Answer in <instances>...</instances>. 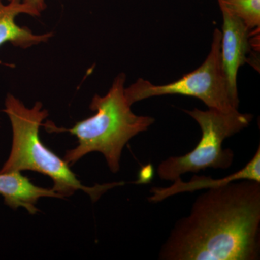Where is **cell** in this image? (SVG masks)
<instances>
[{
	"label": "cell",
	"mask_w": 260,
	"mask_h": 260,
	"mask_svg": "<svg viewBox=\"0 0 260 260\" xmlns=\"http://www.w3.org/2000/svg\"><path fill=\"white\" fill-rule=\"evenodd\" d=\"M260 182L241 179L199 195L162 246V260H256Z\"/></svg>",
	"instance_id": "6da1fadb"
},
{
	"label": "cell",
	"mask_w": 260,
	"mask_h": 260,
	"mask_svg": "<svg viewBox=\"0 0 260 260\" xmlns=\"http://www.w3.org/2000/svg\"><path fill=\"white\" fill-rule=\"evenodd\" d=\"M126 75L121 73L113 82L107 95H94L90 105L93 116L76 123L70 129H59L54 124H46L53 132H69L78 138V145L67 151L64 160L70 167L86 154L99 152L105 157L111 172L120 168L123 148L132 138L155 122L152 116H139L132 111L124 93Z\"/></svg>",
	"instance_id": "7a4b0ae2"
},
{
	"label": "cell",
	"mask_w": 260,
	"mask_h": 260,
	"mask_svg": "<svg viewBox=\"0 0 260 260\" xmlns=\"http://www.w3.org/2000/svg\"><path fill=\"white\" fill-rule=\"evenodd\" d=\"M42 104L37 102L31 109L11 94H8L3 112L9 116L13 129V145L9 158L0 169V174L22 171H32L52 179V189L63 198L82 190L93 202L104 193L124 183L96 184L93 187L83 185L70 169L69 164L43 144L39 138V127L49 116Z\"/></svg>",
	"instance_id": "3957f363"
},
{
	"label": "cell",
	"mask_w": 260,
	"mask_h": 260,
	"mask_svg": "<svg viewBox=\"0 0 260 260\" xmlns=\"http://www.w3.org/2000/svg\"><path fill=\"white\" fill-rule=\"evenodd\" d=\"M184 111L199 124L201 139L189 153L170 157L160 162L157 170L159 177L174 181L186 173H198L208 168L225 169L230 167L234 153L231 149H223L224 140L247 127L253 115L239 110L223 112L195 108L193 110Z\"/></svg>",
	"instance_id": "277c9868"
},
{
	"label": "cell",
	"mask_w": 260,
	"mask_h": 260,
	"mask_svg": "<svg viewBox=\"0 0 260 260\" xmlns=\"http://www.w3.org/2000/svg\"><path fill=\"white\" fill-rule=\"evenodd\" d=\"M220 39L221 32L215 28L209 54L196 70L165 85H155L139 78L124 90L126 100L132 106L149 98L181 95L197 98L210 109L223 112L238 110L239 105L231 96L222 68Z\"/></svg>",
	"instance_id": "5b68a950"
},
{
	"label": "cell",
	"mask_w": 260,
	"mask_h": 260,
	"mask_svg": "<svg viewBox=\"0 0 260 260\" xmlns=\"http://www.w3.org/2000/svg\"><path fill=\"white\" fill-rule=\"evenodd\" d=\"M223 16L221 39H220V60L229 93L233 100L239 105L237 89V74L239 68L247 59L250 49L248 28L237 16L231 13L221 3H218Z\"/></svg>",
	"instance_id": "8992f818"
},
{
	"label": "cell",
	"mask_w": 260,
	"mask_h": 260,
	"mask_svg": "<svg viewBox=\"0 0 260 260\" xmlns=\"http://www.w3.org/2000/svg\"><path fill=\"white\" fill-rule=\"evenodd\" d=\"M248 179L260 182V147L258 148L253 158L241 170L222 178L215 179L211 177L194 176L189 182H184L181 178L173 181L169 187H153L148 200L152 203H159L173 195L185 191H194L203 189L218 187L232 181Z\"/></svg>",
	"instance_id": "52a82bcc"
},
{
	"label": "cell",
	"mask_w": 260,
	"mask_h": 260,
	"mask_svg": "<svg viewBox=\"0 0 260 260\" xmlns=\"http://www.w3.org/2000/svg\"><path fill=\"white\" fill-rule=\"evenodd\" d=\"M0 194L4 198L5 204L10 208L17 209L23 207L30 214L39 211L36 205L39 198H63L53 189L34 185L28 178L18 172L0 174Z\"/></svg>",
	"instance_id": "ba28073f"
},
{
	"label": "cell",
	"mask_w": 260,
	"mask_h": 260,
	"mask_svg": "<svg viewBox=\"0 0 260 260\" xmlns=\"http://www.w3.org/2000/svg\"><path fill=\"white\" fill-rule=\"evenodd\" d=\"M21 13L38 16L40 13L23 3L22 0H10L5 5L0 0V47L5 43L26 49L32 45L47 42L53 36L52 32L35 35L31 30L24 27H20L15 23V17Z\"/></svg>",
	"instance_id": "9c48e42d"
},
{
	"label": "cell",
	"mask_w": 260,
	"mask_h": 260,
	"mask_svg": "<svg viewBox=\"0 0 260 260\" xmlns=\"http://www.w3.org/2000/svg\"><path fill=\"white\" fill-rule=\"evenodd\" d=\"M250 30L259 28L260 0H218Z\"/></svg>",
	"instance_id": "30bf717a"
},
{
	"label": "cell",
	"mask_w": 260,
	"mask_h": 260,
	"mask_svg": "<svg viewBox=\"0 0 260 260\" xmlns=\"http://www.w3.org/2000/svg\"><path fill=\"white\" fill-rule=\"evenodd\" d=\"M22 1L39 13L47 8L44 0H22Z\"/></svg>",
	"instance_id": "8fae6325"
},
{
	"label": "cell",
	"mask_w": 260,
	"mask_h": 260,
	"mask_svg": "<svg viewBox=\"0 0 260 260\" xmlns=\"http://www.w3.org/2000/svg\"><path fill=\"white\" fill-rule=\"evenodd\" d=\"M8 1H9V2H10V0H8Z\"/></svg>",
	"instance_id": "7c38bea8"
}]
</instances>
